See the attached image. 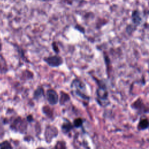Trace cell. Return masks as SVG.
I'll return each instance as SVG.
<instances>
[{
  "instance_id": "cell-3",
  "label": "cell",
  "mask_w": 149,
  "mask_h": 149,
  "mask_svg": "<svg viewBox=\"0 0 149 149\" xmlns=\"http://www.w3.org/2000/svg\"><path fill=\"white\" fill-rule=\"evenodd\" d=\"M27 120L20 116H17L11 122V123L10 124V128L16 132L24 133L27 129Z\"/></svg>"
},
{
  "instance_id": "cell-13",
  "label": "cell",
  "mask_w": 149,
  "mask_h": 149,
  "mask_svg": "<svg viewBox=\"0 0 149 149\" xmlns=\"http://www.w3.org/2000/svg\"><path fill=\"white\" fill-rule=\"evenodd\" d=\"M0 149H12V146L9 141L4 140L0 143Z\"/></svg>"
},
{
  "instance_id": "cell-9",
  "label": "cell",
  "mask_w": 149,
  "mask_h": 149,
  "mask_svg": "<svg viewBox=\"0 0 149 149\" xmlns=\"http://www.w3.org/2000/svg\"><path fill=\"white\" fill-rule=\"evenodd\" d=\"M70 96L67 93L64 91H61V96L59 98V102L61 105L65 104L70 100Z\"/></svg>"
},
{
  "instance_id": "cell-6",
  "label": "cell",
  "mask_w": 149,
  "mask_h": 149,
  "mask_svg": "<svg viewBox=\"0 0 149 149\" xmlns=\"http://www.w3.org/2000/svg\"><path fill=\"white\" fill-rule=\"evenodd\" d=\"M58 134V130L56 127L51 125H48L46 127L44 136L45 141L47 143H51L53 139L56 137Z\"/></svg>"
},
{
  "instance_id": "cell-10",
  "label": "cell",
  "mask_w": 149,
  "mask_h": 149,
  "mask_svg": "<svg viewBox=\"0 0 149 149\" xmlns=\"http://www.w3.org/2000/svg\"><path fill=\"white\" fill-rule=\"evenodd\" d=\"M44 96V90L42 87H39L34 91V98L36 100H38Z\"/></svg>"
},
{
  "instance_id": "cell-4",
  "label": "cell",
  "mask_w": 149,
  "mask_h": 149,
  "mask_svg": "<svg viewBox=\"0 0 149 149\" xmlns=\"http://www.w3.org/2000/svg\"><path fill=\"white\" fill-rule=\"evenodd\" d=\"M131 24L130 27H127V28H129L130 31H134V30L139 26L140 25V24L142 22V17L141 16V14L140 12H139V10L137 9H134L132 11V14H131ZM129 30H128L127 31H129Z\"/></svg>"
},
{
  "instance_id": "cell-5",
  "label": "cell",
  "mask_w": 149,
  "mask_h": 149,
  "mask_svg": "<svg viewBox=\"0 0 149 149\" xmlns=\"http://www.w3.org/2000/svg\"><path fill=\"white\" fill-rule=\"evenodd\" d=\"M44 61L49 66L52 68L58 67L62 65L63 63L62 58L58 55L45 57Z\"/></svg>"
},
{
  "instance_id": "cell-16",
  "label": "cell",
  "mask_w": 149,
  "mask_h": 149,
  "mask_svg": "<svg viewBox=\"0 0 149 149\" xmlns=\"http://www.w3.org/2000/svg\"><path fill=\"white\" fill-rule=\"evenodd\" d=\"M27 120L28 122H32L33 120V118L31 115H29L27 116Z\"/></svg>"
},
{
  "instance_id": "cell-15",
  "label": "cell",
  "mask_w": 149,
  "mask_h": 149,
  "mask_svg": "<svg viewBox=\"0 0 149 149\" xmlns=\"http://www.w3.org/2000/svg\"><path fill=\"white\" fill-rule=\"evenodd\" d=\"M52 48H53L54 51L55 53H58V52H59V48H58V47L57 46V45L56 44V42H52Z\"/></svg>"
},
{
  "instance_id": "cell-19",
  "label": "cell",
  "mask_w": 149,
  "mask_h": 149,
  "mask_svg": "<svg viewBox=\"0 0 149 149\" xmlns=\"http://www.w3.org/2000/svg\"><path fill=\"white\" fill-rule=\"evenodd\" d=\"M40 1H45V0H40Z\"/></svg>"
},
{
  "instance_id": "cell-8",
  "label": "cell",
  "mask_w": 149,
  "mask_h": 149,
  "mask_svg": "<svg viewBox=\"0 0 149 149\" xmlns=\"http://www.w3.org/2000/svg\"><path fill=\"white\" fill-rule=\"evenodd\" d=\"M73 127V124L69 120L66 119L61 125V130L64 134H68L70 132Z\"/></svg>"
},
{
  "instance_id": "cell-12",
  "label": "cell",
  "mask_w": 149,
  "mask_h": 149,
  "mask_svg": "<svg viewBox=\"0 0 149 149\" xmlns=\"http://www.w3.org/2000/svg\"><path fill=\"white\" fill-rule=\"evenodd\" d=\"M52 149H67L66 142L63 140L58 141Z\"/></svg>"
},
{
  "instance_id": "cell-11",
  "label": "cell",
  "mask_w": 149,
  "mask_h": 149,
  "mask_svg": "<svg viewBox=\"0 0 149 149\" xmlns=\"http://www.w3.org/2000/svg\"><path fill=\"white\" fill-rule=\"evenodd\" d=\"M149 126V122L147 119L140 120L138 124V129L139 130H144L147 129Z\"/></svg>"
},
{
  "instance_id": "cell-14",
  "label": "cell",
  "mask_w": 149,
  "mask_h": 149,
  "mask_svg": "<svg viewBox=\"0 0 149 149\" xmlns=\"http://www.w3.org/2000/svg\"><path fill=\"white\" fill-rule=\"evenodd\" d=\"M83 119L80 118H77L74 119L73 122V126L75 127H77V128H79V127H81L83 125Z\"/></svg>"
},
{
  "instance_id": "cell-18",
  "label": "cell",
  "mask_w": 149,
  "mask_h": 149,
  "mask_svg": "<svg viewBox=\"0 0 149 149\" xmlns=\"http://www.w3.org/2000/svg\"><path fill=\"white\" fill-rule=\"evenodd\" d=\"M37 149H45V148H44L43 147H38V148H37Z\"/></svg>"
},
{
  "instance_id": "cell-1",
  "label": "cell",
  "mask_w": 149,
  "mask_h": 149,
  "mask_svg": "<svg viewBox=\"0 0 149 149\" xmlns=\"http://www.w3.org/2000/svg\"><path fill=\"white\" fill-rule=\"evenodd\" d=\"M70 88L73 95L84 101H89L90 96L87 94L86 86L83 81L77 78L74 79L71 83Z\"/></svg>"
},
{
  "instance_id": "cell-2",
  "label": "cell",
  "mask_w": 149,
  "mask_h": 149,
  "mask_svg": "<svg viewBox=\"0 0 149 149\" xmlns=\"http://www.w3.org/2000/svg\"><path fill=\"white\" fill-rule=\"evenodd\" d=\"M97 84L96 90V100L98 103L102 107L107 106L109 104L108 92L105 82L98 79L93 77Z\"/></svg>"
},
{
  "instance_id": "cell-7",
  "label": "cell",
  "mask_w": 149,
  "mask_h": 149,
  "mask_svg": "<svg viewBox=\"0 0 149 149\" xmlns=\"http://www.w3.org/2000/svg\"><path fill=\"white\" fill-rule=\"evenodd\" d=\"M46 98L50 105H54L58 103L59 97L57 92L54 89H48L46 92Z\"/></svg>"
},
{
  "instance_id": "cell-17",
  "label": "cell",
  "mask_w": 149,
  "mask_h": 149,
  "mask_svg": "<svg viewBox=\"0 0 149 149\" xmlns=\"http://www.w3.org/2000/svg\"><path fill=\"white\" fill-rule=\"evenodd\" d=\"M2 49V42H1V41L0 40V51H1Z\"/></svg>"
}]
</instances>
